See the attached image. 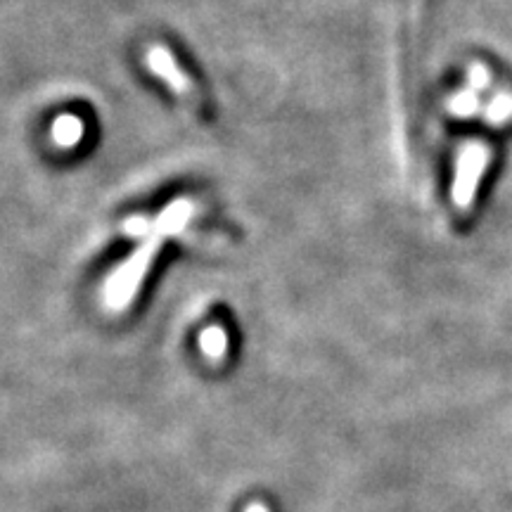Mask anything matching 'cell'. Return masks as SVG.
Masks as SVG:
<instances>
[{
	"label": "cell",
	"instance_id": "6da1fadb",
	"mask_svg": "<svg viewBox=\"0 0 512 512\" xmlns=\"http://www.w3.org/2000/svg\"><path fill=\"white\" fill-rule=\"evenodd\" d=\"M486 166H489V150L486 147H467L463 162H460L463 174H460L456 183V200L460 204H470L472 197H475Z\"/></svg>",
	"mask_w": 512,
	"mask_h": 512
},
{
	"label": "cell",
	"instance_id": "7a4b0ae2",
	"mask_svg": "<svg viewBox=\"0 0 512 512\" xmlns=\"http://www.w3.org/2000/svg\"><path fill=\"white\" fill-rule=\"evenodd\" d=\"M202 347L211 358H219V356H223V351H226V337H223L221 330L204 332Z\"/></svg>",
	"mask_w": 512,
	"mask_h": 512
},
{
	"label": "cell",
	"instance_id": "3957f363",
	"mask_svg": "<svg viewBox=\"0 0 512 512\" xmlns=\"http://www.w3.org/2000/svg\"><path fill=\"white\" fill-rule=\"evenodd\" d=\"M245 512H268V508H266V503L254 501L252 505H247V510H245Z\"/></svg>",
	"mask_w": 512,
	"mask_h": 512
}]
</instances>
